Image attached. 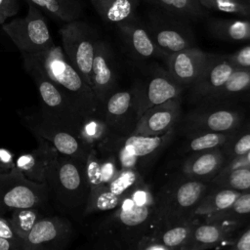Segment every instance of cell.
I'll use <instances>...</instances> for the list:
<instances>
[{
    "label": "cell",
    "mask_w": 250,
    "mask_h": 250,
    "mask_svg": "<svg viewBox=\"0 0 250 250\" xmlns=\"http://www.w3.org/2000/svg\"><path fill=\"white\" fill-rule=\"evenodd\" d=\"M54 85L83 113L84 116L100 112V105L92 88L67 60L62 47L30 54Z\"/></svg>",
    "instance_id": "obj_1"
},
{
    "label": "cell",
    "mask_w": 250,
    "mask_h": 250,
    "mask_svg": "<svg viewBox=\"0 0 250 250\" xmlns=\"http://www.w3.org/2000/svg\"><path fill=\"white\" fill-rule=\"evenodd\" d=\"M46 183L50 194L63 210L84 211L89 195L85 160L60 154L48 171Z\"/></svg>",
    "instance_id": "obj_2"
},
{
    "label": "cell",
    "mask_w": 250,
    "mask_h": 250,
    "mask_svg": "<svg viewBox=\"0 0 250 250\" xmlns=\"http://www.w3.org/2000/svg\"><path fill=\"white\" fill-rule=\"evenodd\" d=\"M21 120L34 137L50 142L61 155L86 160L92 147L76 131L53 118L39 106L21 114Z\"/></svg>",
    "instance_id": "obj_3"
},
{
    "label": "cell",
    "mask_w": 250,
    "mask_h": 250,
    "mask_svg": "<svg viewBox=\"0 0 250 250\" xmlns=\"http://www.w3.org/2000/svg\"><path fill=\"white\" fill-rule=\"evenodd\" d=\"M23 67L32 77L39 95V107L79 134L83 113L54 85L43 72L34 58L28 53H21Z\"/></svg>",
    "instance_id": "obj_4"
},
{
    "label": "cell",
    "mask_w": 250,
    "mask_h": 250,
    "mask_svg": "<svg viewBox=\"0 0 250 250\" xmlns=\"http://www.w3.org/2000/svg\"><path fill=\"white\" fill-rule=\"evenodd\" d=\"M47 183L28 179L20 169L0 173V215L19 208H42L50 198Z\"/></svg>",
    "instance_id": "obj_5"
},
{
    "label": "cell",
    "mask_w": 250,
    "mask_h": 250,
    "mask_svg": "<svg viewBox=\"0 0 250 250\" xmlns=\"http://www.w3.org/2000/svg\"><path fill=\"white\" fill-rule=\"evenodd\" d=\"M2 28L21 53L36 54L55 44L42 11L32 3L25 17L3 23Z\"/></svg>",
    "instance_id": "obj_6"
},
{
    "label": "cell",
    "mask_w": 250,
    "mask_h": 250,
    "mask_svg": "<svg viewBox=\"0 0 250 250\" xmlns=\"http://www.w3.org/2000/svg\"><path fill=\"white\" fill-rule=\"evenodd\" d=\"M145 24L163 57L194 46L192 30L183 19L154 8L147 13Z\"/></svg>",
    "instance_id": "obj_7"
},
{
    "label": "cell",
    "mask_w": 250,
    "mask_h": 250,
    "mask_svg": "<svg viewBox=\"0 0 250 250\" xmlns=\"http://www.w3.org/2000/svg\"><path fill=\"white\" fill-rule=\"evenodd\" d=\"M60 35L67 60L90 85L96 43L99 39L95 30L85 21L75 20L64 22L60 28Z\"/></svg>",
    "instance_id": "obj_8"
},
{
    "label": "cell",
    "mask_w": 250,
    "mask_h": 250,
    "mask_svg": "<svg viewBox=\"0 0 250 250\" xmlns=\"http://www.w3.org/2000/svg\"><path fill=\"white\" fill-rule=\"evenodd\" d=\"M73 234L72 225L64 217H42L25 239L22 250H49L65 247Z\"/></svg>",
    "instance_id": "obj_9"
},
{
    "label": "cell",
    "mask_w": 250,
    "mask_h": 250,
    "mask_svg": "<svg viewBox=\"0 0 250 250\" xmlns=\"http://www.w3.org/2000/svg\"><path fill=\"white\" fill-rule=\"evenodd\" d=\"M117 74L115 62L109 45L102 39H98L92 63L90 86L101 106L105 100L115 92Z\"/></svg>",
    "instance_id": "obj_10"
},
{
    "label": "cell",
    "mask_w": 250,
    "mask_h": 250,
    "mask_svg": "<svg viewBox=\"0 0 250 250\" xmlns=\"http://www.w3.org/2000/svg\"><path fill=\"white\" fill-rule=\"evenodd\" d=\"M210 55L195 46L188 47L167 57L168 73L183 86H193L209 62Z\"/></svg>",
    "instance_id": "obj_11"
},
{
    "label": "cell",
    "mask_w": 250,
    "mask_h": 250,
    "mask_svg": "<svg viewBox=\"0 0 250 250\" xmlns=\"http://www.w3.org/2000/svg\"><path fill=\"white\" fill-rule=\"evenodd\" d=\"M181 114L179 98L154 105L144 111L138 118L132 134L160 136L174 129Z\"/></svg>",
    "instance_id": "obj_12"
},
{
    "label": "cell",
    "mask_w": 250,
    "mask_h": 250,
    "mask_svg": "<svg viewBox=\"0 0 250 250\" xmlns=\"http://www.w3.org/2000/svg\"><path fill=\"white\" fill-rule=\"evenodd\" d=\"M181 91L182 86L172 78L168 71L153 75L146 85L136 91L138 118L144 111L154 105L178 99Z\"/></svg>",
    "instance_id": "obj_13"
},
{
    "label": "cell",
    "mask_w": 250,
    "mask_h": 250,
    "mask_svg": "<svg viewBox=\"0 0 250 250\" xmlns=\"http://www.w3.org/2000/svg\"><path fill=\"white\" fill-rule=\"evenodd\" d=\"M38 146L31 151L21 154L16 159V167L20 169L28 179L46 183L48 171L60 153L48 141L35 137Z\"/></svg>",
    "instance_id": "obj_14"
},
{
    "label": "cell",
    "mask_w": 250,
    "mask_h": 250,
    "mask_svg": "<svg viewBox=\"0 0 250 250\" xmlns=\"http://www.w3.org/2000/svg\"><path fill=\"white\" fill-rule=\"evenodd\" d=\"M238 221L216 220L195 224L181 249H205L215 247L227 240L237 228Z\"/></svg>",
    "instance_id": "obj_15"
},
{
    "label": "cell",
    "mask_w": 250,
    "mask_h": 250,
    "mask_svg": "<svg viewBox=\"0 0 250 250\" xmlns=\"http://www.w3.org/2000/svg\"><path fill=\"white\" fill-rule=\"evenodd\" d=\"M206 190V184L200 180L188 178L180 183L171 193L170 208H168L171 216L167 220L172 219L176 222L188 220L191 211L205 195Z\"/></svg>",
    "instance_id": "obj_16"
},
{
    "label": "cell",
    "mask_w": 250,
    "mask_h": 250,
    "mask_svg": "<svg viewBox=\"0 0 250 250\" xmlns=\"http://www.w3.org/2000/svg\"><path fill=\"white\" fill-rule=\"evenodd\" d=\"M118 33L127 49L136 57L149 59L162 56L152 40L146 24L137 17L116 25Z\"/></svg>",
    "instance_id": "obj_17"
},
{
    "label": "cell",
    "mask_w": 250,
    "mask_h": 250,
    "mask_svg": "<svg viewBox=\"0 0 250 250\" xmlns=\"http://www.w3.org/2000/svg\"><path fill=\"white\" fill-rule=\"evenodd\" d=\"M100 113L113 133L120 131L131 113L137 115L136 91H115L101 106Z\"/></svg>",
    "instance_id": "obj_18"
},
{
    "label": "cell",
    "mask_w": 250,
    "mask_h": 250,
    "mask_svg": "<svg viewBox=\"0 0 250 250\" xmlns=\"http://www.w3.org/2000/svg\"><path fill=\"white\" fill-rule=\"evenodd\" d=\"M240 115L230 108H213L197 112L189 117L188 128L197 132L231 133L239 126Z\"/></svg>",
    "instance_id": "obj_19"
},
{
    "label": "cell",
    "mask_w": 250,
    "mask_h": 250,
    "mask_svg": "<svg viewBox=\"0 0 250 250\" xmlns=\"http://www.w3.org/2000/svg\"><path fill=\"white\" fill-rule=\"evenodd\" d=\"M235 65L228 59L210 55L209 62L200 78L193 85L194 93L199 97L214 96L226 83Z\"/></svg>",
    "instance_id": "obj_20"
},
{
    "label": "cell",
    "mask_w": 250,
    "mask_h": 250,
    "mask_svg": "<svg viewBox=\"0 0 250 250\" xmlns=\"http://www.w3.org/2000/svg\"><path fill=\"white\" fill-rule=\"evenodd\" d=\"M224 164V153L218 148L196 151L183 164V173L188 178L206 180L213 178L221 171Z\"/></svg>",
    "instance_id": "obj_21"
},
{
    "label": "cell",
    "mask_w": 250,
    "mask_h": 250,
    "mask_svg": "<svg viewBox=\"0 0 250 250\" xmlns=\"http://www.w3.org/2000/svg\"><path fill=\"white\" fill-rule=\"evenodd\" d=\"M219 188V189L208 194L205 193L199 203L191 211L189 215L190 220L198 221L200 218L205 219L206 217L229 209L242 192L228 188Z\"/></svg>",
    "instance_id": "obj_22"
},
{
    "label": "cell",
    "mask_w": 250,
    "mask_h": 250,
    "mask_svg": "<svg viewBox=\"0 0 250 250\" xmlns=\"http://www.w3.org/2000/svg\"><path fill=\"white\" fill-rule=\"evenodd\" d=\"M100 18L111 24H119L136 17L139 0H90Z\"/></svg>",
    "instance_id": "obj_23"
},
{
    "label": "cell",
    "mask_w": 250,
    "mask_h": 250,
    "mask_svg": "<svg viewBox=\"0 0 250 250\" xmlns=\"http://www.w3.org/2000/svg\"><path fill=\"white\" fill-rule=\"evenodd\" d=\"M208 30L217 38L231 42L250 41V19H210Z\"/></svg>",
    "instance_id": "obj_24"
},
{
    "label": "cell",
    "mask_w": 250,
    "mask_h": 250,
    "mask_svg": "<svg viewBox=\"0 0 250 250\" xmlns=\"http://www.w3.org/2000/svg\"><path fill=\"white\" fill-rule=\"evenodd\" d=\"M155 9L183 19L187 21L206 18L208 11L198 0H146Z\"/></svg>",
    "instance_id": "obj_25"
},
{
    "label": "cell",
    "mask_w": 250,
    "mask_h": 250,
    "mask_svg": "<svg viewBox=\"0 0 250 250\" xmlns=\"http://www.w3.org/2000/svg\"><path fill=\"white\" fill-rule=\"evenodd\" d=\"M27 2L62 22L79 20L82 15L81 0H27Z\"/></svg>",
    "instance_id": "obj_26"
},
{
    "label": "cell",
    "mask_w": 250,
    "mask_h": 250,
    "mask_svg": "<svg viewBox=\"0 0 250 250\" xmlns=\"http://www.w3.org/2000/svg\"><path fill=\"white\" fill-rule=\"evenodd\" d=\"M111 134L114 133L107 126L100 112L85 116L79 128V136L91 147H96Z\"/></svg>",
    "instance_id": "obj_27"
},
{
    "label": "cell",
    "mask_w": 250,
    "mask_h": 250,
    "mask_svg": "<svg viewBox=\"0 0 250 250\" xmlns=\"http://www.w3.org/2000/svg\"><path fill=\"white\" fill-rule=\"evenodd\" d=\"M195 224V220H183L176 222L170 228L158 231L151 236L166 249H181L183 244L189 236L191 229Z\"/></svg>",
    "instance_id": "obj_28"
},
{
    "label": "cell",
    "mask_w": 250,
    "mask_h": 250,
    "mask_svg": "<svg viewBox=\"0 0 250 250\" xmlns=\"http://www.w3.org/2000/svg\"><path fill=\"white\" fill-rule=\"evenodd\" d=\"M214 183L222 188L250 191V168L239 167L220 172L214 177Z\"/></svg>",
    "instance_id": "obj_29"
},
{
    "label": "cell",
    "mask_w": 250,
    "mask_h": 250,
    "mask_svg": "<svg viewBox=\"0 0 250 250\" xmlns=\"http://www.w3.org/2000/svg\"><path fill=\"white\" fill-rule=\"evenodd\" d=\"M122 198L111 192L107 187L89 193L84 208V215H90L97 212H104L115 209L121 202Z\"/></svg>",
    "instance_id": "obj_30"
},
{
    "label": "cell",
    "mask_w": 250,
    "mask_h": 250,
    "mask_svg": "<svg viewBox=\"0 0 250 250\" xmlns=\"http://www.w3.org/2000/svg\"><path fill=\"white\" fill-rule=\"evenodd\" d=\"M11 215L9 220L17 232V234L21 238L25 239L29 231L32 229L37 221L42 218L39 208L27 207V208H19L10 212Z\"/></svg>",
    "instance_id": "obj_31"
},
{
    "label": "cell",
    "mask_w": 250,
    "mask_h": 250,
    "mask_svg": "<svg viewBox=\"0 0 250 250\" xmlns=\"http://www.w3.org/2000/svg\"><path fill=\"white\" fill-rule=\"evenodd\" d=\"M230 133L218 132H197L193 133V138L188 141V148L190 151H202L221 147L231 139Z\"/></svg>",
    "instance_id": "obj_32"
},
{
    "label": "cell",
    "mask_w": 250,
    "mask_h": 250,
    "mask_svg": "<svg viewBox=\"0 0 250 250\" xmlns=\"http://www.w3.org/2000/svg\"><path fill=\"white\" fill-rule=\"evenodd\" d=\"M248 89H250V69L235 66L225 85L214 96L229 97Z\"/></svg>",
    "instance_id": "obj_33"
},
{
    "label": "cell",
    "mask_w": 250,
    "mask_h": 250,
    "mask_svg": "<svg viewBox=\"0 0 250 250\" xmlns=\"http://www.w3.org/2000/svg\"><path fill=\"white\" fill-rule=\"evenodd\" d=\"M207 10L250 19V7L243 0H198Z\"/></svg>",
    "instance_id": "obj_34"
},
{
    "label": "cell",
    "mask_w": 250,
    "mask_h": 250,
    "mask_svg": "<svg viewBox=\"0 0 250 250\" xmlns=\"http://www.w3.org/2000/svg\"><path fill=\"white\" fill-rule=\"evenodd\" d=\"M85 174L89 186V193L105 187L101 169V156L96 147H92L85 160Z\"/></svg>",
    "instance_id": "obj_35"
},
{
    "label": "cell",
    "mask_w": 250,
    "mask_h": 250,
    "mask_svg": "<svg viewBox=\"0 0 250 250\" xmlns=\"http://www.w3.org/2000/svg\"><path fill=\"white\" fill-rule=\"evenodd\" d=\"M250 215V191H242L235 199L232 205L223 211L206 217L204 221H216V220H231L238 221L244 216Z\"/></svg>",
    "instance_id": "obj_36"
},
{
    "label": "cell",
    "mask_w": 250,
    "mask_h": 250,
    "mask_svg": "<svg viewBox=\"0 0 250 250\" xmlns=\"http://www.w3.org/2000/svg\"><path fill=\"white\" fill-rule=\"evenodd\" d=\"M139 174L135 168H121L118 174L106 185L107 188L114 194L123 198L138 182Z\"/></svg>",
    "instance_id": "obj_37"
},
{
    "label": "cell",
    "mask_w": 250,
    "mask_h": 250,
    "mask_svg": "<svg viewBox=\"0 0 250 250\" xmlns=\"http://www.w3.org/2000/svg\"><path fill=\"white\" fill-rule=\"evenodd\" d=\"M228 143L231 144L230 148H229V154H231L233 157L241 156L250 151V132L241 135L236 139H232L231 137Z\"/></svg>",
    "instance_id": "obj_38"
},
{
    "label": "cell",
    "mask_w": 250,
    "mask_h": 250,
    "mask_svg": "<svg viewBox=\"0 0 250 250\" xmlns=\"http://www.w3.org/2000/svg\"><path fill=\"white\" fill-rule=\"evenodd\" d=\"M0 237L10 239L21 245V250L23 246V239H21L15 231L9 218H5L0 215Z\"/></svg>",
    "instance_id": "obj_39"
},
{
    "label": "cell",
    "mask_w": 250,
    "mask_h": 250,
    "mask_svg": "<svg viewBox=\"0 0 250 250\" xmlns=\"http://www.w3.org/2000/svg\"><path fill=\"white\" fill-rule=\"evenodd\" d=\"M229 60L237 67L250 69V45H247L230 55Z\"/></svg>",
    "instance_id": "obj_40"
},
{
    "label": "cell",
    "mask_w": 250,
    "mask_h": 250,
    "mask_svg": "<svg viewBox=\"0 0 250 250\" xmlns=\"http://www.w3.org/2000/svg\"><path fill=\"white\" fill-rule=\"evenodd\" d=\"M14 167H16L14 154L9 149L0 147V173L10 172Z\"/></svg>",
    "instance_id": "obj_41"
},
{
    "label": "cell",
    "mask_w": 250,
    "mask_h": 250,
    "mask_svg": "<svg viewBox=\"0 0 250 250\" xmlns=\"http://www.w3.org/2000/svg\"><path fill=\"white\" fill-rule=\"evenodd\" d=\"M239 167H248V168H250V151H248L247 153H245L241 156L233 157L231 160H229L228 162V164L225 167H223L221 169L220 172H225V171L234 169V168H239Z\"/></svg>",
    "instance_id": "obj_42"
},
{
    "label": "cell",
    "mask_w": 250,
    "mask_h": 250,
    "mask_svg": "<svg viewBox=\"0 0 250 250\" xmlns=\"http://www.w3.org/2000/svg\"><path fill=\"white\" fill-rule=\"evenodd\" d=\"M20 8V0H0V12L8 18L15 16Z\"/></svg>",
    "instance_id": "obj_43"
},
{
    "label": "cell",
    "mask_w": 250,
    "mask_h": 250,
    "mask_svg": "<svg viewBox=\"0 0 250 250\" xmlns=\"http://www.w3.org/2000/svg\"><path fill=\"white\" fill-rule=\"evenodd\" d=\"M233 248L238 250H250V225L236 239Z\"/></svg>",
    "instance_id": "obj_44"
},
{
    "label": "cell",
    "mask_w": 250,
    "mask_h": 250,
    "mask_svg": "<svg viewBox=\"0 0 250 250\" xmlns=\"http://www.w3.org/2000/svg\"><path fill=\"white\" fill-rule=\"evenodd\" d=\"M0 250H21V245L10 239L0 237Z\"/></svg>",
    "instance_id": "obj_45"
},
{
    "label": "cell",
    "mask_w": 250,
    "mask_h": 250,
    "mask_svg": "<svg viewBox=\"0 0 250 250\" xmlns=\"http://www.w3.org/2000/svg\"><path fill=\"white\" fill-rule=\"evenodd\" d=\"M7 19H8V17L0 12V24H3V23L6 21Z\"/></svg>",
    "instance_id": "obj_46"
},
{
    "label": "cell",
    "mask_w": 250,
    "mask_h": 250,
    "mask_svg": "<svg viewBox=\"0 0 250 250\" xmlns=\"http://www.w3.org/2000/svg\"><path fill=\"white\" fill-rule=\"evenodd\" d=\"M243 1H244V2H245V3L250 7V0H243Z\"/></svg>",
    "instance_id": "obj_47"
},
{
    "label": "cell",
    "mask_w": 250,
    "mask_h": 250,
    "mask_svg": "<svg viewBox=\"0 0 250 250\" xmlns=\"http://www.w3.org/2000/svg\"><path fill=\"white\" fill-rule=\"evenodd\" d=\"M249 129H250V125H249Z\"/></svg>",
    "instance_id": "obj_48"
}]
</instances>
